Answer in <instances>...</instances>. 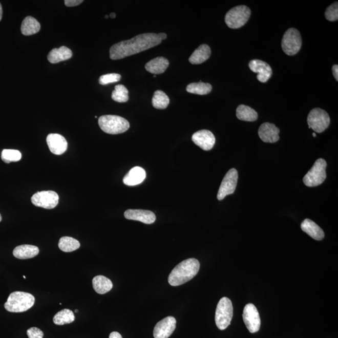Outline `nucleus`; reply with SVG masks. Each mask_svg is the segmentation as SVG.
<instances>
[{"label":"nucleus","instance_id":"7ed1b4c3","mask_svg":"<svg viewBox=\"0 0 338 338\" xmlns=\"http://www.w3.org/2000/svg\"><path fill=\"white\" fill-rule=\"evenodd\" d=\"M35 299L30 293L15 291L11 293L5 308L11 312H22L30 309L35 304Z\"/></svg>","mask_w":338,"mask_h":338},{"label":"nucleus","instance_id":"6e6552de","mask_svg":"<svg viewBox=\"0 0 338 338\" xmlns=\"http://www.w3.org/2000/svg\"><path fill=\"white\" fill-rule=\"evenodd\" d=\"M281 46L286 55L292 56L297 54L302 46V38L300 32L293 28L287 30L282 39Z\"/></svg>","mask_w":338,"mask_h":338},{"label":"nucleus","instance_id":"b1692460","mask_svg":"<svg viewBox=\"0 0 338 338\" xmlns=\"http://www.w3.org/2000/svg\"><path fill=\"white\" fill-rule=\"evenodd\" d=\"M39 253L38 247L33 245H21L17 246L13 250V256L19 259H28L33 258L37 256Z\"/></svg>","mask_w":338,"mask_h":338},{"label":"nucleus","instance_id":"58836bf2","mask_svg":"<svg viewBox=\"0 0 338 338\" xmlns=\"http://www.w3.org/2000/svg\"><path fill=\"white\" fill-rule=\"evenodd\" d=\"M109 338H122V337L119 332L114 331L111 332V334H110Z\"/></svg>","mask_w":338,"mask_h":338},{"label":"nucleus","instance_id":"39448f33","mask_svg":"<svg viewBox=\"0 0 338 338\" xmlns=\"http://www.w3.org/2000/svg\"><path fill=\"white\" fill-rule=\"evenodd\" d=\"M233 316V303L229 298L224 297L217 306L215 321L220 330H224L230 325Z\"/></svg>","mask_w":338,"mask_h":338},{"label":"nucleus","instance_id":"393cba45","mask_svg":"<svg viewBox=\"0 0 338 338\" xmlns=\"http://www.w3.org/2000/svg\"><path fill=\"white\" fill-rule=\"evenodd\" d=\"M93 287L99 294H104L112 289L113 284L109 279L103 276H97L93 279Z\"/></svg>","mask_w":338,"mask_h":338},{"label":"nucleus","instance_id":"aec40b11","mask_svg":"<svg viewBox=\"0 0 338 338\" xmlns=\"http://www.w3.org/2000/svg\"><path fill=\"white\" fill-rule=\"evenodd\" d=\"M146 177L144 169L135 167L130 171L123 179L124 184L128 186H134L141 184Z\"/></svg>","mask_w":338,"mask_h":338},{"label":"nucleus","instance_id":"c9c22d12","mask_svg":"<svg viewBox=\"0 0 338 338\" xmlns=\"http://www.w3.org/2000/svg\"><path fill=\"white\" fill-rule=\"evenodd\" d=\"M27 333L28 338H43L44 335L43 331L35 327L28 329Z\"/></svg>","mask_w":338,"mask_h":338},{"label":"nucleus","instance_id":"72a5a7b5","mask_svg":"<svg viewBox=\"0 0 338 338\" xmlns=\"http://www.w3.org/2000/svg\"><path fill=\"white\" fill-rule=\"evenodd\" d=\"M325 17L328 20L335 22L338 19V3L335 2L329 6L325 11Z\"/></svg>","mask_w":338,"mask_h":338},{"label":"nucleus","instance_id":"9d476101","mask_svg":"<svg viewBox=\"0 0 338 338\" xmlns=\"http://www.w3.org/2000/svg\"><path fill=\"white\" fill-rule=\"evenodd\" d=\"M31 200L35 206L52 209L58 205L59 196L54 191H41L34 194Z\"/></svg>","mask_w":338,"mask_h":338},{"label":"nucleus","instance_id":"79ce46f5","mask_svg":"<svg viewBox=\"0 0 338 338\" xmlns=\"http://www.w3.org/2000/svg\"><path fill=\"white\" fill-rule=\"evenodd\" d=\"M115 16H116V15H115V13H111V15H110V17H111V18H115Z\"/></svg>","mask_w":338,"mask_h":338},{"label":"nucleus","instance_id":"49530a36","mask_svg":"<svg viewBox=\"0 0 338 338\" xmlns=\"http://www.w3.org/2000/svg\"><path fill=\"white\" fill-rule=\"evenodd\" d=\"M75 312H78L77 309H76Z\"/></svg>","mask_w":338,"mask_h":338},{"label":"nucleus","instance_id":"1a4fd4ad","mask_svg":"<svg viewBox=\"0 0 338 338\" xmlns=\"http://www.w3.org/2000/svg\"><path fill=\"white\" fill-rule=\"evenodd\" d=\"M309 129H312L316 133H322L330 124V118L328 113L320 108L312 109L308 117Z\"/></svg>","mask_w":338,"mask_h":338},{"label":"nucleus","instance_id":"f257e3e1","mask_svg":"<svg viewBox=\"0 0 338 338\" xmlns=\"http://www.w3.org/2000/svg\"><path fill=\"white\" fill-rule=\"evenodd\" d=\"M162 41L160 33L141 34L129 40L113 45L110 49V57L112 60H120L157 46Z\"/></svg>","mask_w":338,"mask_h":338},{"label":"nucleus","instance_id":"6ab92c4d","mask_svg":"<svg viewBox=\"0 0 338 338\" xmlns=\"http://www.w3.org/2000/svg\"><path fill=\"white\" fill-rule=\"evenodd\" d=\"M301 227L304 233L308 234L314 240L321 241L325 238V233L322 229L311 220L304 219L301 223Z\"/></svg>","mask_w":338,"mask_h":338},{"label":"nucleus","instance_id":"f03ea898","mask_svg":"<svg viewBox=\"0 0 338 338\" xmlns=\"http://www.w3.org/2000/svg\"><path fill=\"white\" fill-rule=\"evenodd\" d=\"M200 263L196 259H186L172 270L168 276V283L172 286H178L193 279L198 273Z\"/></svg>","mask_w":338,"mask_h":338},{"label":"nucleus","instance_id":"a211bd4d","mask_svg":"<svg viewBox=\"0 0 338 338\" xmlns=\"http://www.w3.org/2000/svg\"><path fill=\"white\" fill-rule=\"evenodd\" d=\"M47 145L52 153L61 155L66 152L68 143L62 135L58 134H50L47 137Z\"/></svg>","mask_w":338,"mask_h":338},{"label":"nucleus","instance_id":"412c9836","mask_svg":"<svg viewBox=\"0 0 338 338\" xmlns=\"http://www.w3.org/2000/svg\"><path fill=\"white\" fill-rule=\"evenodd\" d=\"M168 66L169 61L167 59L160 56L149 61L145 65V68L146 71L156 75L164 73Z\"/></svg>","mask_w":338,"mask_h":338},{"label":"nucleus","instance_id":"c85d7f7f","mask_svg":"<svg viewBox=\"0 0 338 338\" xmlns=\"http://www.w3.org/2000/svg\"><path fill=\"white\" fill-rule=\"evenodd\" d=\"M53 320L56 325H67L74 321L75 315L71 310L65 309L56 313Z\"/></svg>","mask_w":338,"mask_h":338},{"label":"nucleus","instance_id":"423d86ee","mask_svg":"<svg viewBox=\"0 0 338 338\" xmlns=\"http://www.w3.org/2000/svg\"><path fill=\"white\" fill-rule=\"evenodd\" d=\"M250 15L251 11L246 6H238L230 10L225 15V24L232 29H238L246 24Z\"/></svg>","mask_w":338,"mask_h":338},{"label":"nucleus","instance_id":"f8f14e48","mask_svg":"<svg viewBox=\"0 0 338 338\" xmlns=\"http://www.w3.org/2000/svg\"><path fill=\"white\" fill-rule=\"evenodd\" d=\"M242 318L250 332L255 333L259 330L261 327L260 315L258 309L253 304H247L244 307Z\"/></svg>","mask_w":338,"mask_h":338},{"label":"nucleus","instance_id":"20e7f679","mask_svg":"<svg viewBox=\"0 0 338 338\" xmlns=\"http://www.w3.org/2000/svg\"><path fill=\"white\" fill-rule=\"evenodd\" d=\"M98 125L104 132L109 134H120L128 131L130 123L123 117L117 115H103L98 118Z\"/></svg>","mask_w":338,"mask_h":338},{"label":"nucleus","instance_id":"4468645a","mask_svg":"<svg viewBox=\"0 0 338 338\" xmlns=\"http://www.w3.org/2000/svg\"><path fill=\"white\" fill-rule=\"evenodd\" d=\"M192 140L196 145L204 151H210L216 143L214 135L207 130H202L196 132L192 137Z\"/></svg>","mask_w":338,"mask_h":338},{"label":"nucleus","instance_id":"c756f323","mask_svg":"<svg viewBox=\"0 0 338 338\" xmlns=\"http://www.w3.org/2000/svg\"><path fill=\"white\" fill-rule=\"evenodd\" d=\"M80 246L79 241L70 237H63L60 239L58 247L62 251L70 252L74 251Z\"/></svg>","mask_w":338,"mask_h":338},{"label":"nucleus","instance_id":"bb28decb","mask_svg":"<svg viewBox=\"0 0 338 338\" xmlns=\"http://www.w3.org/2000/svg\"><path fill=\"white\" fill-rule=\"evenodd\" d=\"M236 116L238 119L246 122H255L258 118V113L250 107L241 105L236 110Z\"/></svg>","mask_w":338,"mask_h":338},{"label":"nucleus","instance_id":"c03bdc74","mask_svg":"<svg viewBox=\"0 0 338 338\" xmlns=\"http://www.w3.org/2000/svg\"><path fill=\"white\" fill-rule=\"evenodd\" d=\"M2 216L1 214H0V222L2 221Z\"/></svg>","mask_w":338,"mask_h":338},{"label":"nucleus","instance_id":"4be33fe9","mask_svg":"<svg viewBox=\"0 0 338 338\" xmlns=\"http://www.w3.org/2000/svg\"><path fill=\"white\" fill-rule=\"evenodd\" d=\"M73 54L72 50L66 47H61L58 49L51 50L47 58L50 63L58 64L59 62L69 60Z\"/></svg>","mask_w":338,"mask_h":338},{"label":"nucleus","instance_id":"f704fd0d","mask_svg":"<svg viewBox=\"0 0 338 338\" xmlns=\"http://www.w3.org/2000/svg\"><path fill=\"white\" fill-rule=\"evenodd\" d=\"M121 79V75L118 73H109V74L101 76L99 78V83L105 86L109 83H113L119 81Z\"/></svg>","mask_w":338,"mask_h":338},{"label":"nucleus","instance_id":"a19ab883","mask_svg":"<svg viewBox=\"0 0 338 338\" xmlns=\"http://www.w3.org/2000/svg\"><path fill=\"white\" fill-rule=\"evenodd\" d=\"M2 15H3L2 7L1 4H0V21H1V19L2 18Z\"/></svg>","mask_w":338,"mask_h":338},{"label":"nucleus","instance_id":"0eeeda50","mask_svg":"<svg viewBox=\"0 0 338 338\" xmlns=\"http://www.w3.org/2000/svg\"><path fill=\"white\" fill-rule=\"evenodd\" d=\"M326 160L323 159H318L308 173L304 177V184L311 187H316L323 184L326 178Z\"/></svg>","mask_w":338,"mask_h":338},{"label":"nucleus","instance_id":"f3484780","mask_svg":"<svg viewBox=\"0 0 338 338\" xmlns=\"http://www.w3.org/2000/svg\"><path fill=\"white\" fill-rule=\"evenodd\" d=\"M124 216L126 219L142 222L145 224H153L156 220V216L153 212L142 209L126 210Z\"/></svg>","mask_w":338,"mask_h":338},{"label":"nucleus","instance_id":"2f4dec72","mask_svg":"<svg viewBox=\"0 0 338 338\" xmlns=\"http://www.w3.org/2000/svg\"><path fill=\"white\" fill-rule=\"evenodd\" d=\"M112 98L119 103L126 102L129 100V91L123 84H117L112 92Z\"/></svg>","mask_w":338,"mask_h":338},{"label":"nucleus","instance_id":"7c9ffc66","mask_svg":"<svg viewBox=\"0 0 338 338\" xmlns=\"http://www.w3.org/2000/svg\"><path fill=\"white\" fill-rule=\"evenodd\" d=\"M152 105L157 109H165L167 108L170 103V99L165 93L161 90H157L154 92L152 98Z\"/></svg>","mask_w":338,"mask_h":338},{"label":"nucleus","instance_id":"dca6fc26","mask_svg":"<svg viewBox=\"0 0 338 338\" xmlns=\"http://www.w3.org/2000/svg\"><path fill=\"white\" fill-rule=\"evenodd\" d=\"M280 131L274 124L266 122L262 124L259 129L258 134L260 139L266 143H275L280 140Z\"/></svg>","mask_w":338,"mask_h":338},{"label":"nucleus","instance_id":"a18cd8bd","mask_svg":"<svg viewBox=\"0 0 338 338\" xmlns=\"http://www.w3.org/2000/svg\"><path fill=\"white\" fill-rule=\"evenodd\" d=\"M108 17H109L108 15H106V16H105V18H108Z\"/></svg>","mask_w":338,"mask_h":338},{"label":"nucleus","instance_id":"4c0bfd02","mask_svg":"<svg viewBox=\"0 0 338 338\" xmlns=\"http://www.w3.org/2000/svg\"><path fill=\"white\" fill-rule=\"evenodd\" d=\"M332 73L336 81H338V66L337 65H334L332 68Z\"/></svg>","mask_w":338,"mask_h":338},{"label":"nucleus","instance_id":"5701e85b","mask_svg":"<svg viewBox=\"0 0 338 338\" xmlns=\"http://www.w3.org/2000/svg\"><path fill=\"white\" fill-rule=\"evenodd\" d=\"M210 55V48L207 45L203 44L194 51L188 59V61L193 65L201 64L207 60Z\"/></svg>","mask_w":338,"mask_h":338},{"label":"nucleus","instance_id":"2eb2a0df","mask_svg":"<svg viewBox=\"0 0 338 338\" xmlns=\"http://www.w3.org/2000/svg\"><path fill=\"white\" fill-rule=\"evenodd\" d=\"M249 69L253 73H258L257 78L262 83H266L271 77V67L266 62L260 60H252L249 62Z\"/></svg>","mask_w":338,"mask_h":338},{"label":"nucleus","instance_id":"a878e982","mask_svg":"<svg viewBox=\"0 0 338 338\" xmlns=\"http://www.w3.org/2000/svg\"><path fill=\"white\" fill-rule=\"evenodd\" d=\"M40 28V24L35 18L27 16L22 22L21 31L23 35L30 36L38 33Z\"/></svg>","mask_w":338,"mask_h":338},{"label":"nucleus","instance_id":"cd10ccee","mask_svg":"<svg viewBox=\"0 0 338 338\" xmlns=\"http://www.w3.org/2000/svg\"><path fill=\"white\" fill-rule=\"evenodd\" d=\"M213 87L210 84L202 82L192 83L186 87V91L190 94L204 95L209 94L212 91Z\"/></svg>","mask_w":338,"mask_h":338},{"label":"nucleus","instance_id":"473e14b6","mask_svg":"<svg viewBox=\"0 0 338 338\" xmlns=\"http://www.w3.org/2000/svg\"><path fill=\"white\" fill-rule=\"evenodd\" d=\"M22 159L21 152L12 149H5L2 151V159L7 163L12 162H18Z\"/></svg>","mask_w":338,"mask_h":338},{"label":"nucleus","instance_id":"37998d69","mask_svg":"<svg viewBox=\"0 0 338 338\" xmlns=\"http://www.w3.org/2000/svg\"><path fill=\"white\" fill-rule=\"evenodd\" d=\"M312 135H313L314 137H316V134H315V133H312Z\"/></svg>","mask_w":338,"mask_h":338},{"label":"nucleus","instance_id":"ea45409f","mask_svg":"<svg viewBox=\"0 0 338 338\" xmlns=\"http://www.w3.org/2000/svg\"><path fill=\"white\" fill-rule=\"evenodd\" d=\"M160 36H161L162 40H163V39H165L166 38H167V35H166L165 33H160Z\"/></svg>","mask_w":338,"mask_h":338},{"label":"nucleus","instance_id":"ddd939ff","mask_svg":"<svg viewBox=\"0 0 338 338\" xmlns=\"http://www.w3.org/2000/svg\"><path fill=\"white\" fill-rule=\"evenodd\" d=\"M176 328V320L168 316L157 323L154 329V338H168Z\"/></svg>","mask_w":338,"mask_h":338},{"label":"nucleus","instance_id":"9b49d317","mask_svg":"<svg viewBox=\"0 0 338 338\" xmlns=\"http://www.w3.org/2000/svg\"><path fill=\"white\" fill-rule=\"evenodd\" d=\"M238 180V173L236 168H231L225 174L220 186L218 199L222 201L225 197L235 193Z\"/></svg>","mask_w":338,"mask_h":338},{"label":"nucleus","instance_id":"e433bc0d","mask_svg":"<svg viewBox=\"0 0 338 338\" xmlns=\"http://www.w3.org/2000/svg\"><path fill=\"white\" fill-rule=\"evenodd\" d=\"M82 0H66L65 5L68 7H76L83 3Z\"/></svg>","mask_w":338,"mask_h":338}]
</instances>
